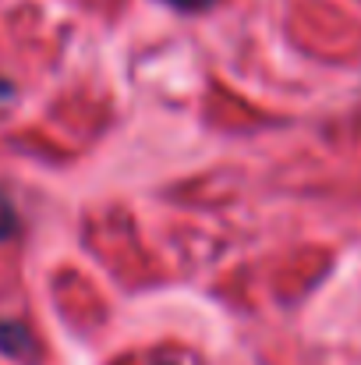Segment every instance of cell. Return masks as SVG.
Masks as SVG:
<instances>
[{
  "instance_id": "6da1fadb",
  "label": "cell",
  "mask_w": 361,
  "mask_h": 365,
  "mask_svg": "<svg viewBox=\"0 0 361 365\" xmlns=\"http://www.w3.org/2000/svg\"><path fill=\"white\" fill-rule=\"evenodd\" d=\"M0 351H4V355H14V359H25V355L32 351V334H28L21 323L4 319V323H0Z\"/></svg>"
},
{
  "instance_id": "7a4b0ae2",
  "label": "cell",
  "mask_w": 361,
  "mask_h": 365,
  "mask_svg": "<svg viewBox=\"0 0 361 365\" xmlns=\"http://www.w3.org/2000/svg\"><path fill=\"white\" fill-rule=\"evenodd\" d=\"M14 235H18V213H14L11 199L0 192V242H7V238H14Z\"/></svg>"
},
{
  "instance_id": "3957f363",
  "label": "cell",
  "mask_w": 361,
  "mask_h": 365,
  "mask_svg": "<svg viewBox=\"0 0 361 365\" xmlns=\"http://www.w3.org/2000/svg\"><path fill=\"white\" fill-rule=\"evenodd\" d=\"M167 4H174V7H181V11H202V7H209V4H216V0H167Z\"/></svg>"
}]
</instances>
